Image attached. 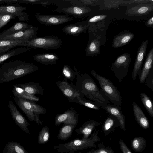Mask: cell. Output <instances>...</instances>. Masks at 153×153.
<instances>
[{
  "mask_svg": "<svg viewBox=\"0 0 153 153\" xmlns=\"http://www.w3.org/2000/svg\"><path fill=\"white\" fill-rule=\"evenodd\" d=\"M74 69L76 82L75 85H71L75 89L100 107L110 102L103 96L94 80L88 74L79 73L75 66Z\"/></svg>",
  "mask_w": 153,
  "mask_h": 153,
  "instance_id": "1",
  "label": "cell"
},
{
  "mask_svg": "<svg viewBox=\"0 0 153 153\" xmlns=\"http://www.w3.org/2000/svg\"><path fill=\"white\" fill-rule=\"evenodd\" d=\"M38 69L39 68L33 63L20 60L4 62L0 67V84L25 76Z\"/></svg>",
  "mask_w": 153,
  "mask_h": 153,
  "instance_id": "2",
  "label": "cell"
},
{
  "mask_svg": "<svg viewBox=\"0 0 153 153\" xmlns=\"http://www.w3.org/2000/svg\"><path fill=\"white\" fill-rule=\"evenodd\" d=\"M99 129H95L89 137L87 139H75L64 143L55 146L54 148L60 153H75V152L91 147L97 148L96 142L100 140L98 134Z\"/></svg>",
  "mask_w": 153,
  "mask_h": 153,
  "instance_id": "3",
  "label": "cell"
},
{
  "mask_svg": "<svg viewBox=\"0 0 153 153\" xmlns=\"http://www.w3.org/2000/svg\"><path fill=\"white\" fill-rule=\"evenodd\" d=\"M91 73L98 81L103 96L113 104L121 108L122 97L116 86L110 80L99 75L94 70Z\"/></svg>",
  "mask_w": 153,
  "mask_h": 153,
  "instance_id": "4",
  "label": "cell"
},
{
  "mask_svg": "<svg viewBox=\"0 0 153 153\" xmlns=\"http://www.w3.org/2000/svg\"><path fill=\"white\" fill-rule=\"evenodd\" d=\"M13 99L16 105L20 108L31 121H35L38 125H42L39 115L46 113L47 111L43 107L34 101L14 96Z\"/></svg>",
  "mask_w": 153,
  "mask_h": 153,
  "instance_id": "5",
  "label": "cell"
},
{
  "mask_svg": "<svg viewBox=\"0 0 153 153\" xmlns=\"http://www.w3.org/2000/svg\"><path fill=\"white\" fill-rule=\"evenodd\" d=\"M62 41L55 36L36 37L25 42L24 47L31 48H42L46 50L57 49L60 48Z\"/></svg>",
  "mask_w": 153,
  "mask_h": 153,
  "instance_id": "6",
  "label": "cell"
},
{
  "mask_svg": "<svg viewBox=\"0 0 153 153\" xmlns=\"http://www.w3.org/2000/svg\"><path fill=\"white\" fill-rule=\"evenodd\" d=\"M131 61L130 54L125 53L119 56L112 63L111 70L120 82L127 75Z\"/></svg>",
  "mask_w": 153,
  "mask_h": 153,
  "instance_id": "7",
  "label": "cell"
},
{
  "mask_svg": "<svg viewBox=\"0 0 153 153\" xmlns=\"http://www.w3.org/2000/svg\"><path fill=\"white\" fill-rule=\"evenodd\" d=\"M35 16L37 20L40 23L46 26H53L62 24L73 20L72 16L66 14L50 15L35 13Z\"/></svg>",
  "mask_w": 153,
  "mask_h": 153,
  "instance_id": "8",
  "label": "cell"
},
{
  "mask_svg": "<svg viewBox=\"0 0 153 153\" xmlns=\"http://www.w3.org/2000/svg\"><path fill=\"white\" fill-rule=\"evenodd\" d=\"M91 10L88 6L71 5L68 6L58 7L52 11L63 13L68 16L71 15L76 18H81L87 16Z\"/></svg>",
  "mask_w": 153,
  "mask_h": 153,
  "instance_id": "9",
  "label": "cell"
},
{
  "mask_svg": "<svg viewBox=\"0 0 153 153\" xmlns=\"http://www.w3.org/2000/svg\"><path fill=\"white\" fill-rule=\"evenodd\" d=\"M12 118L16 124L23 131L29 134L30 131L28 126L30 124L24 116L17 109L13 102L9 100L8 104Z\"/></svg>",
  "mask_w": 153,
  "mask_h": 153,
  "instance_id": "10",
  "label": "cell"
},
{
  "mask_svg": "<svg viewBox=\"0 0 153 153\" xmlns=\"http://www.w3.org/2000/svg\"><path fill=\"white\" fill-rule=\"evenodd\" d=\"M78 114L72 108L65 111L63 114H58L55 118L56 127L59 126L62 123L71 124L77 125L78 121Z\"/></svg>",
  "mask_w": 153,
  "mask_h": 153,
  "instance_id": "11",
  "label": "cell"
},
{
  "mask_svg": "<svg viewBox=\"0 0 153 153\" xmlns=\"http://www.w3.org/2000/svg\"><path fill=\"white\" fill-rule=\"evenodd\" d=\"M38 27L32 26L27 29L20 31L13 34L0 38L1 40H30L37 36Z\"/></svg>",
  "mask_w": 153,
  "mask_h": 153,
  "instance_id": "12",
  "label": "cell"
},
{
  "mask_svg": "<svg viewBox=\"0 0 153 153\" xmlns=\"http://www.w3.org/2000/svg\"><path fill=\"white\" fill-rule=\"evenodd\" d=\"M88 28L87 21L84 20L66 25L63 28L62 31L67 35L76 36L85 33Z\"/></svg>",
  "mask_w": 153,
  "mask_h": 153,
  "instance_id": "13",
  "label": "cell"
},
{
  "mask_svg": "<svg viewBox=\"0 0 153 153\" xmlns=\"http://www.w3.org/2000/svg\"><path fill=\"white\" fill-rule=\"evenodd\" d=\"M148 43L147 40L144 41L138 49L136 56L132 74L133 80H135L141 71V68L144 57Z\"/></svg>",
  "mask_w": 153,
  "mask_h": 153,
  "instance_id": "14",
  "label": "cell"
},
{
  "mask_svg": "<svg viewBox=\"0 0 153 153\" xmlns=\"http://www.w3.org/2000/svg\"><path fill=\"white\" fill-rule=\"evenodd\" d=\"M26 9L25 7L17 4L10 6H0V14H13L16 15L21 21H27L29 19L28 15L27 13L23 12Z\"/></svg>",
  "mask_w": 153,
  "mask_h": 153,
  "instance_id": "15",
  "label": "cell"
},
{
  "mask_svg": "<svg viewBox=\"0 0 153 153\" xmlns=\"http://www.w3.org/2000/svg\"><path fill=\"white\" fill-rule=\"evenodd\" d=\"M56 84L58 88L67 98L69 102H72L78 97H84L75 89L67 80L58 81Z\"/></svg>",
  "mask_w": 153,
  "mask_h": 153,
  "instance_id": "16",
  "label": "cell"
},
{
  "mask_svg": "<svg viewBox=\"0 0 153 153\" xmlns=\"http://www.w3.org/2000/svg\"><path fill=\"white\" fill-rule=\"evenodd\" d=\"M100 108L104 110L107 113L115 117L118 120L120 124L121 129L126 131L125 119L124 115L119 107L114 104H104L100 106Z\"/></svg>",
  "mask_w": 153,
  "mask_h": 153,
  "instance_id": "17",
  "label": "cell"
},
{
  "mask_svg": "<svg viewBox=\"0 0 153 153\" xmlns=\"http://www.w3.org/2000/svg\"><path fill=\"white\" fill-rule=\"evenodd\" d=\"M153 10V3L138 4L127 10L126 14L129 16H142L148 14Z\"/></svg>",
  "mask_w": 153,
  "mask_h": 153,
  "instance_id": "18",
  "label": "cell"
},
{
  "mask_svg": "<svg viewBox=\"0 0 153 153\" xmlns=\"http://www.w3.org/2000/svg\"><path fill=\"white\" fill-rule=\"evenodd\" d=\"M132 107L136 122L143 128L147 129L149 126V121L141 109L134 102L132 103Z\"/></svg>",
  "mask_w": 153,
  "mask_h": 153,
  "instance_id": "19",
  "label": "cell"
},
{
  "mask_svg": "<svg viewBox=\"0 0 153 153\" xmlns=\"http://www.w3.org/2000/svg\"><path fill=\"white\" fill-rule=\"evenodd\" d=\"M100 125V123L93 120L88 121L84 123L78 129L75 131L78 134H82V139L88 138L95 128Z\"/></svg>",
  "mask_w": 153,
  "mask_h": 153,
  "instance_id": "20",
  "label": "cell"
},
{
  "mask_svg": "<svg viewBox=\"0 0 153 153\" xmlns=\"http://www.w3.org/2000/svg\"><path fill=\"white\" fill-rule=\"evenodd\" d=\"M134 36V33L128 31L120 33L114 37L112 46L115 48L123 46L130 42Z\"/></svg>",
  "mask_w": 153,
  "mask_h": 153,
  "instance_id": "21",
  "label": "cell"
},
{
  "mask_svg": "<svg viewBox=\"0 0 153 153\" xmlns=\"http://www.w3.org/2000/svg\"><path fill=\"white\" fill-rule=\"evenodd\" d=\"M153 63V47L149 51L143 67L138 75L140 84L144 83L146 78L152 68Z\"/></svg>",
  "mask_w": 153,
  "mask_h": 153,
  "instance_id": "22",
  "label": "cell"
},
{
  "mask_svg": "<svg viewBox=\"0 0 153 153\" xmlns=\"http://www.w3.org/2000/svg\"><path fill=\"white\" fill-rule=\"evenodd\" d=\"M15 85L33 95H42L44 93V89L37 83L30 82L25 84H18Z\"/></svg>",
  "mask_w": 153,
  "mask_h": 153,
  "instance_id": "23",
  "label": "cell"
},
{
  "mask_svg": "<svg viewBox=\"0 0 153 153\" xmlns=\"http://www.w3.org/2000/svg\"><path fill=\"white\" fill-rule=\"evenodd\" d=\"M29 40H0V55L10 50L11 49L17 46H24L25 42Z\"/></svg>",
  "mask_w": 153,
  "mask_h": 153,
  "instance_id": "24",
  "label": "cell"
},
{
  "mask_svg": "<svg viewBox=\"0 0 153 153\" xmlns=\"http://www.w3.org/2000/svg\"><path fill=\"white\" fill-rule=\"evenodd\" d=\"M117 127H120L119 122L115 117L110 115L105 120L102 130L104 135L107 136L114 132Z\"/></svg>",
  "mask_w": 153,
  "mask_h": 153,
  "instance_id": "25",
  "label": "cell"
},
{
  "mask_svg": "<svg viewBox=\"0 0 153 153\" xmlns=\"http://www.w3.org/2000/svg\"><path fill=\"white\" fill-rule=\"evenodd\" d=\"M33 58L37 62L45 65L55 64L59 59L56 54L51 53L38 54L35 55Z\"/></svg>",
  "mask_w": 153,
  "mask_h": 153,
  "instance_id": "26",
  "label": "cell"
},
{
  "mask_svg": "<svg viewBox=\"0 0 153 153\" xmlns=\"http://www.w3.org/2000/svg\"><path fill=\"white\" fill-rule=\"evenodd\" d=\"M33 25L27 23L18 22L14 24L10 28L0 33V38L12 35L21 30L29 28Z\"/></svg>",
  "mask_w": 153,
  "mask_h": 153,
  "instance_id": "27",
  "label": "cell"
},
{
  "mask_svg": "<svg viewBox=\"0 0 153 153\" xmlns=\"http://www.w3.org/2000/svg\"><path fill=\"white\" fill-rule=\"evenodd\" d=\"M99 41L97 39H93L90 36L85 49L87 56H93L100 52Z\"/></svg>",
  "mask_w": 153,
  "mask_h": 153,
  "instance_id": "28",
  "label": "cell"
},
{
  "mask_svg": "<svg viewBox=\"0 0 153 153\" xmlns=\"http://www.w3.org/2000/svg\"><path fill=\"white\" fill-rule=\"evenodd\" d=\"M2 153H28V152L19 143L15 141H9L5 145Z\"/></svg>",
  "mask_w": 153,
  "mask_h": 153,
  "instance_id": "29",
  "label": "cell"
},
{
  "mask_svg": "<svg viewBox=\"0 0 153 153\" xmlns=\"http://www.w3.org/2000/svg\"><path fill=\"white\" fill-rule=\"evenodd\" d=\"M76 125L71 124H64L60 129L57 137L60 140H65L70 137Z\"/></svg>",
  "mask_w": 153,
  "mask_h": 153,
  "instance_id": "30",
  "label": "cell"
},
{
  "mask_svg": "<svg viewBox=\"0 0 153 153\" xmlns=\"http://www.w3.org/2000/svg\"><path fill=\"white\" fill-rule=\"evenodd\" d=\"M12 92L14 96H16L24 99L30 100L34 101H38L39 98L35 95H33L27 92L22 88L13 85Z\"/></svg>",
  "mask_w": 153,
  "mask_h": 153,
  "instance_id": "31",
  "label": "cell"
},
{
  "mask_svg": "<svg viewBox=\"0 0 153 153\" xmlns=\"http://www.w3.org/2000/svg\"><path fill=\"white\" fill-rule=\"evenodd\" d=\"M31 48L28 47H20L10 50L0 55V64L10 57L27 52Z\"/></svg>",
  "mask_w": 153,
  "mask_h": 153,
  "instance_id": "32",
  "label": "cell"
},
{
  "mask_svg": "<svg viewBox=\"0 0 153 153\" xmlns=\"http://www.w3.org/2000/svg\"><path fill=\"white\" fill-rule=\"evenodd\" d=\"M146 145L145 139L141 137L134 138L131 141V146L133 150L137 153H139L144 151Z\"/></svg>",
  "mask_w": 153,
  "mask_h": 153,
  "instance_id": "33",
  "label": "cell"
},
{
  "mask_svg": "<svg viewBox=\"0 0 153 153\" xmlns=\"http://www.w3.org/2000/svg\"><path fill=\"white\" fill-rule=\"evenodd\" d=\"M72 102L79 104L81 105L91 109L99 110L100 106L95 102L88 100L82 97H77Z\"/></svg>",
  "mask_w": 153,
  "mask_h": 153,
  "instance_id": "34",
  "label": "cell"
},
{
  "mask_svg": "<svg viewBox=\"0 0 153 153\" xmlns=\"http://www.w3.org/2000/svg\"><path fill=\"white\" fill-rule=\"evenodd\" d=\"M142 102L150 116L153 117V105L151 99L145 93L140 94Z\"/></svg>",
  "mask_w": 153,
  "mask_h": 153,
  "instance_id": "35",
  "label": "cell"
},
{
  "mask_svg": "<svg viewBox=\"0 0 153 153\" xmlns=\"http://www.w3.org/2000/svg\"><path fill=\"white\" fill-rule=\"evenodd\" d=\"M50 131L49 128L46 126H44L39 131L38 137V142L40 144H44L49 140Z\"/></svg>",
  "mask_w": 153,
  "mask_h": 153,
  "instance_id": "36",
  "label": "cell"
},
{
  "mask_svg": "<svg viewBox=\"0 0 153 153\" xmlns=\"http://www.w3.org/2000/svg\"><path fill=\"white\" fill-rule=\"evenodd\" d=\"M66 1L71 5L86 6L96 5L99 1L96 0H68Z\"/></svg>",
  "mask_w": 153,
  "mask_h": 153,
  "instance_id": "37",
  "label": "cell"
},
{
  "mask_svg": "<svg viewBox=\"0 0 153 153\" xmlns=\"http://www.w3.org/2000/svg\"><path fill=\"white\" fill-rule=\"evenodd\" d=\"M103 3L105 7L107 8L116 9L117 8L120 4H123L129 3L131 1H123V0H103Z\"/></svg>",
  "mask_w": 153,
  "mask_h": 153,
  "instance_id": "38",
  "label": "cell"
},
{
  "mask_svg": "<svg viewBox=\"0 0 153 153\" xmlns=\"http://www.w3.org/2000/svg\"><path fill=\"white\" fill-rule=\"evenodd\" d=\"M62 74L66 79L73 81L76 77V73L69 66L65 65L62 69Z\"/></svg>",
  "mask_w": 153,
  "mask_h": 153,
  "instance_id": "39",
  "label": "cell"
},
{
  "mask_svg": "<svg viewBox=\"0 0 153 153\" xmlns=\"http://www.w3.org/2000/svg\"><path fill=\"white\" fill-rule=\"evenodd\" d=\"M17 16L12 14H0V29L6 25L10 20L15 18Z\"/></svg>",
  "mask_w": 153,
  "mask_h": 153,
  "instance_id": "40",
  "label": "cell"
},
{
  "mask_svg": "<svg viewBox=\"0 0 153 153\" xmlns=\"http://www.w3.org/2000/svg\"><path fill=\"white\" fill-rule=\"evenodd\" d=\"M99 148L97 149L98 153H114L113 149L111 147L105 146L103 142L99 143L97 145Z\"/></svg>",
  "mask_w": 153,
  "mask_h": 153,
  "instance_id": "41",
  "label": "cell"
},
{
  "mask_svg": "<svg viewBox=\"0 0 153 153\" xmlns=\"http://www.w3.org/2000/svg\"><path fill=\"white\" fill-rule=\"evenodd\" d=\"M153 68L151 69L146 76L145 82L146 85L150 89H153Z\"/></svg>",
  "mask_w": 153,
  "mask_h": 153,
  "instance_id": "42",
  "label": "cell"
},
{
  "mask_svg": "<svg viewBox=\"0 0 153 153\" xmlns=\"http://www.w3.org/2000/svg\"><path fill=\"white\" fill-rule=\"evenodd\" d=\"M107 16L105 15H98L93 16L87 21L88 25L93 24L97 22L104 20Z\"/></svg>",
  "mask_w": 153,
  "mask_h": 153,
  "instance_id": "43",
  "label": "cell"
},
{
  "mask_svg": "<svg viewBox=\"0 0 153 153\" xmlns=\"http://www.w3.org/2000/svg\"><path fill=\"white\" fill-rule=\"evenodd\" d=\"M119 143L120 149L122 153H132L123 140L120 139Z\"/></svg>",
  "mask_w": 153,
  "mask_h": 153,
  "instance_id": "44",
  "label": "cell"
},
{
  "mask_svg": "<svg viewBox=\"0 0 153 153\" xmlns=\"http://www.w3.org/2000/svg\"><path fill=\"white\" fill-rule=\"evenodd\" d=\"M40 0H18V3L27 4H38Z\"/></svg>",
  "mask_w": 153,
  "mask_h": 153,
  "instance_id": "45",
  "label": "cell"
},
{
  "mask_svg": "<svg viewBox=\"0 0 153 153\" xmlns=\"http://www.w3.org/2000/svg\"><path fill=\"white\" fill-rule=\"evenodd\" d=\"M18 0H0V4H11L13 5L19 4Z\"/></svg>",
  "mask_w": 153,
  "mask_h": 153,
  "instance_id": "46",
  "label": "cell"
},
{
  "mask_svg": "<svg viewBox=\"0 0 153 153\" xmlns=\"http://www.w3.org/2000/svg\"><path fill=\"white\" fill-rule=\"evenodd\" d=\"M52 4V1L51 0H40L39 4L46 7Z\"/></svg>",
  "mask_w": 153,
  "mask_h": 153,
  "instance_id": "47",
  "label": "cell"
},
{
  "mask_svg": "<svg viewBox=\"0 0 153 153\" xmlns=\"http://www.w3.org/2000/svg\"><path fill=\"white\" fill-rule=\"evenodd\" d=\"M153 1V0H132L131 1V3L133 2L135 3H137L139 4H146V3L149 2L150 3L152 2H152H151V1Z\"/></svg>",
  "mask_w": 153,
  "mask_h": 153,
  "instance_id": "48",
  "label": "cell"
},
{
  "mask_svg": "<svg viewBox=\"0 0 153 153\" xmlns=\"http://www.w3.org/2000/svg\"><path fill=\"white\" fill-rule=\"evenodd\" d=\"M146 25L148 26L152 27L153 25V17H152L150 18L147 21Z\"/></svg>",
  "mask_w": 153,
  "mask_h": 153,
  "instance_id": "49",
  "label": "cell"
},
{
  "mask_svg": "<svg viewBox=\"0 0 153 153\" xmlns=\"http://www.w3.org/2000/svg\"><path fill=\"white\" fill-rule=\"evenodd\" d=\"M87 153H98L97 149V150H91L89 151Z\"/></svg>",
  "mask_w": 153,
  "mask_h": 153,
  "instance_id": "50",
  "label": "cell"
}]
</instances>
